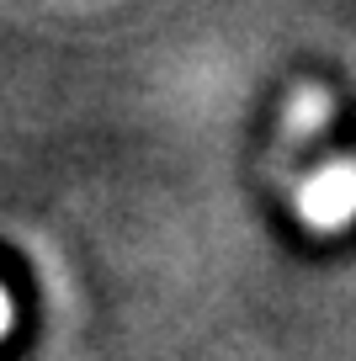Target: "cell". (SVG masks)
<instances>
[{"mask_svg":"<svg viewBox=\"0 0 356 361\" xmlns=\"http://www.w3.org/2000/svg\"><path fill=\"white\" fill-rule=\"evenodd\" d=\"M298 213L309 228H345L356 218V159H335V165L314 170L298 192Z\"/></svg>","mask_w":356,"mask_h":361,"instance_id":"obj_1","label":"cell"},{"mask_svg":"<svg viewBox=\"0 0 356 361\" xmlns=\"http://www.w3.org/2000/svg\"><path fill=\"white\" fill-rule=\"evenodd\" d=\"M6 324H11V298L0 293V335H6Z\"/></svg>","mask_w":356,"mask_h":361,"instance_id":"obj_3","label":"cell"},{"mask_svg":"<svg viewBox=\"0 0 356 361\" xmlns=\"http://www.w3.org/2000/svg\"><path fill=\"white\" fill-rule=\"evenodd\" d=\"M324 117H330V96H324V90H298V96H292V112H287V128L303 138V133H314Z\"/></svg>","mask_w":356,"mask_h":361,"instance_id":"obj_2","label":"cell"}]
</instances>
